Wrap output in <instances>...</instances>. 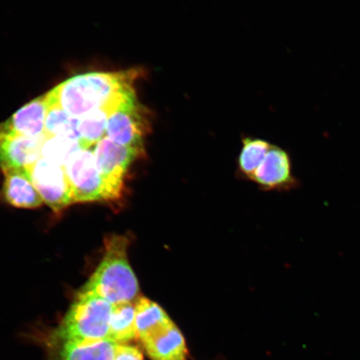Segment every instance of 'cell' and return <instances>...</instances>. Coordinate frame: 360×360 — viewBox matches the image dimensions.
I'll list each match as a JSON object with an SVG mask.
<instances>
[{
	"label": "cell",
	"mask_w": 360,
	"mask_h": 360,
	"mask_svg": "<svg viewBox=\"0 0 360 360\" xmlns=\"http://www.w3.org/2000/svg\"><path fill=\"white\" fill-rule=\"evenodd\" d=\"M143 74L141 69H131L114 73L94 72L75 75L49 91L47 103L81 118L115 98L135 91L134 84Z\"/></svg>",
	"instance_id": "obj_1"
},
{
	"label": "cell",
	"mask_w": 360,
	"mask_h": 360,
	"mask_svg": "<svg viewBox=\"0 0 360 360\" xmlns=\"http://www.w3.org/2000/svg\"><path fill=\"white\" fill-rule=\"evenodd\" d=\"M128 245L129 240L124 236H108L101 263L79 292L101 297L112 305L133 302L139 290L129 262Z\"/></svg>",
	"instance_id": "obj_2"
},
{
	"label": "cell",
	"mask_w": 360,
	"mask_h": 360,
	"mask_svg": "<svg viewBox=\"0 0 360 360\" xmlns=\"http://www.w3.org/2000/svg\"><path fill=\"white\" fill-rule=\"evenodd\" d=\"M112 305L101 297L79 292L58 328L62 342H92L110 339Z\"/></svg>",
	"instance_id": "obj_3"
},
{
	"label": "cell",
	"mask_w": 360,
	"mask_h": 360,
	"mask_svg": "<svg viewBox=\"0 0 360 360\" xmlns=\"http://www.w3.org/2000/svg\"><path fill=\"white\" fill-rule=\"evenodd\" d=\"M143 153L141 148L120 146L106 136L97 143L94 154L103 180L105 200L120 199L129 166Z\"/></svg>",
	"instance_id": "obj_4"
},
{
	"label": "cell",
	"mask_w": 360,
	"mask_h": 360,
	"mask_svg": "<svg viewBox=\"0 0 360 360\" xmlns=\"http://www.w3.org/2000/svg\"><path fill=\"white\" fill-rule=\"evenodd\" d=\"M150 116L135 97L110 117L106 137L120 146L143 150V141L151 129Z\"/></svg>",
	"instance_id": "obj_5"
},
{
	"label": "cell",
	"mask_w": 360,
	"mask_h": 360,
	"mask_svg": "<svg viewBox=\"0 0 360 360\" xmlns=\"http://www.w3.org/2000/svg\"><path fill=\"white\" fill-rule=\"evenodd\" d=\"M64 168L74 202L105 200L103 180L96 163L94 148H81L75 153Z\"/></svg>",
	"instance_id": "obj_6"
},
{
	"label": "cell",
	"mask_w": 360,
	"mask_h": 360,
	"mask_svg": "<svg viewBox=\"0 0 360 360\" xmlns=\"http://www.w3.org/2000/svg\"><path fill=\"white\" fill-rule=\"evenodd\" d=\"M27 169L44 202L53 211L58 212L74 204L70 184L64 167L40 158Z\"/></svg>",
	"instance_id": "obj_7"
},
{
	"label": "cell",
	"mask_w": 360,
	"mask_h": 360,
	"mask_svg": "<svg viewBox=\"0 0 360 360\" xmlns=\"http://www.w3.org/2000/svg\"><path fill=\"white\" fill-rule=\"evenodd\" d=\"M44 141V135L28 137L0 131V168L3 172L31 167L41 158Z\"/></svg>",
	"instance_id": "obj_8"
},
{
	"label": "cell",
	"mask_w": 360,
	"mask_h": 360,
	"mask_svg": "<svg viewBox=\"0 0 360 360\" xmlns=\"http://www.w3.org/2000/svg\"><path fill=\"white\" fill-rule=\"evenodd\" d=\"M47 111L48 103L45 94L22 106L6 122L0 124V131L21 136H42Z\"/></svg>",
	"instance_id": "obj_9"
},
{
	"label": "cell",
	"mask_w": 360,
	"mask_h": 360,
	"mask_svg": "<svg viewBox=\"0 0 360 360\" xmlns=\"http://www.w3.org/2000/svg\"><path fill=\"white\" fill-rule=\"evenodd\" d=\"M2 193L4 200L20 209H36L42 206L44 200L34 186L27 169H11L4 171Z\"/></svg>",
	"instance_id": "obj_10"
},
{
	"label": "cell",
	"mask_w": 360,
	"mask_h": 360,
	"mask_svg": "<svg viewBox=\"0 0 360 360\" xmlns=\"http://www.w3.org/2000/svg\"><path fill=\"white\" fill-rule=\"evenodd\" d=\"M137 97L133 91L108 103L105 106L89 112L79 118L80 145L84 148L96 146L97 143L106 136L108 122L112 114L120 109L126 102Z\"/></svg>",
	"instance_id": "obj_11"
},
{
	"label": "cell",
	"mask_w": 360,
	"mask_h": 360,
	"mask_svg": "<svg viewBox=\"0 0 360 360\" xmlns=\"http://www.w3.org/2000/svg\"><path fill=\"white\" fill-rule=\"evenodd\" d=\"M134 305L137 336L142 343L164 334L174 326L165 310L150 300L141 297Z\"/></svg>",
	"instance_id": "obj_12"
},
{
	"label": "cell",
	"mask_w": 360,
	"mask_h": 360,
	"mask_svg": "<svg viewBox=\"0 0 360 360\" xmlns=\"http://www.w3.org/2000/svg\"><path fill=\"white\" fill-rule=\"evenodd\" d=\"M264 187H278L291 180L290 161L285 151L270 147L262 164L251 178Z\"/></svg>",
	"instance_id": "obj_13"
},
{
	"label": "cell",
	"mask_w": 360,
	"mask_h": 360,
	"mask_svg": "<svg viewBox=\"0 0 360 360\" xmlns=\"http://www.w3.org/2000/svg\"><path fill=\"white\" fill-rule=\"evenodd\" d=\"M60 360H115L119 344L110 339L92 342H62Z\"/></svg>",
	"instance_id": "obj_14"
},
{
	"label": "cell",
	"mask_w": 360,
	"mask_h": 360,
	"mask_svg": "<svg viewBox=\"0 0 360 360\" xmlns=\"http://www.w3.org/2000/svg\"><path fill=\"white\" fill-rule=\"evenodd\" d=\"M143 344L153 360H186V340L175 325L164 334Z\"/></svg>",
	"instance_id": "obj_15"
},
{
	"label": "cell",
	"mask_w": 360,
	"mask_h": 360,
	"mask_svg": "<svg viewBox=\"0 0 360 360\" xmlns=\"http://www.w3.org/2000/svg\"><path fill=\"white\" fill-rule=\"evenodd\" d=\"M44 135L46 138L65 137L79 142V118L57 105H48Z\"/></svg>",
	"instance_id": "obj_16"
},
{
	"label": "cell",
	"mask_w": 360,
	"mask_h": 360,
	"mask_svg": "<svg viewBox=\"0 0 360 360\" xmlns=\"http://www.w3.org/2000/svg\"><path fill=\"white\" fill-rule=\"evenodd\" d=\"M135 316L133 302L114 304L110 323V339L118 344L136 339Z\"/></svg>",
	"instance_id": "obj_17"
},
{
	"label": "cell",
	"mask_w": 360,
	"mask_h": 360,
	"mask_svg": "<svg viewBox=\"0 0 360 360\" xmlns=\"http://www.w3.org/2000/svg\"><path fill=\"white\" fill-rule=\"evenodd\" d=\"M84 148L79 141L65 137H45L41 158L53 164L64 166L75 153Z\"/></svg>",
	"instance_id": "obj_18"
},
{
	"label": "cell",
	"mask_w": 360,
	"mask_h": 360,
	"mask_svg": "<svg viewBox=\"0 0 360 360\" xmlns=\"http://www.w3.org/2000/svg\"><path fill=\"white\" fill-rule=\"evenodd\" d=\"M270 146L269 143L262 139H246L243 143L238 164L242 173L250 179L266 156Z\"/></svg>",
	"instance_id": "obj_19"
},
{
	"label": "cell",
	"mask_w": 360,
	"mask_h": 360,
	"mask_svg": "<svg viewBox=\"0 0 360 360\" xmlns=\"http://www.w3.org/2000/svg\"><path fill=\"white\" fill-rule=\"evenodd\" d=\"M115 360H143V357L139 349L119 344Z\"/></svg>",
	"instance_id": "obj_20"
}]
</instances>
